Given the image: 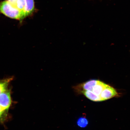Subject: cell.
I'll return each mask as SVG.
<instances>
[{"instance_id":"6da1fadb","label":"cell","mask_w":130,"mask_h":130,"mask_svg":"<svg viewBox=\"0 0 130 130\" xmlns=\"http://www.w3.org/2000/svg\"><path fill=\"white\" fill-rule=\"evenodd\" d=\"M0 12L11 19L20 21L25 18L23 12L14 7L7 1L0 3Z\"/></svg>"},{"instance_id":"7a4b0ae2","label":"cell","mask_w":130,"mask_h":130,"mask_svg":"<svg viewBox=\"0 0 130 130\" xmlns=\"http://www.w3.org/2000/svg\"><path fill=\"white\" fill-rule=\"evenodd\" d=\"M98 80L91 79L75 86L74 89L78 93H82L84 91H92Z\"/></svg>"},{"instance_id":"3957f363","label":"cell","mask_w":130,"mask_h":130,"mask_svg":"<svg viewBox=\"0 0 130 130\" xmlns=\"http://www.w3.org/2000/svg\"><path fill=\"white\" fill-rule=\"evenodd\" d=\"M11 103L12 100L9 90H8L0 94V106L3 109L7 111Z\"/></svg>"},{"instance_id":"277c9868","label":"cell","mask_w":130,"mask_h":130,"mask_svg":"<svg viewBox=\"0 0 130 130\" xmlns=\"http://www.w3.org/2000/svg\"><path fill=\"white\" fill-rule=\"evenodd\" d=\"M116 89L109 85H107L100 95L102 101H105L115 97L118 96Z\"/></svg>"},{"instance_id":"5b68a950","label":"cell","mask_w":130,"mask_h":130,"mask_svg":"<svg viewBox=\"0 0 130 130\" xmlns=\"http://www.w3.org/2000/svg\"><path fill=\"white\" fill-rule=\"evenodd\" d=\"M25 2L24 12L25 17L31 15L35 10L34 0H24Z\"/></svg>"},{"instance_id":"8992f818","label":"cell","mask_w":130,"mask_h":130,"mask_svg":"<svg viewBox=\"0 0 130 130\" xmlns=\"http://www.w3.org/2000/svg\"><path fill=\"white\" fill-rule=\"evenodd\" d=\"M107 85L108 84L98 80L97 84L94 86L92 91L96 95L100 96L102 92Z\"/></svg>"},{"instance_id":"52a82bcc","label":"cell","mask_w":130,"mask_h":130,"mask_svg":"<svg viewBox=\"0 0 130 130\" xmlns=\"http://www.w3.org/2000/svg\"><path fill=\"white\" fill-rule=\"evenodd\" d=\"M81 93L84 94L87 98L92 101L96 102L102 101L100 96L96 95L92 91H83Z\"/></svg>"},{"instance_id":"ba28073f","label":"cell","mask_w":130,"mask_h":130,"mask_svg":"<svg viewBox=\"0 0 130 130\" xmlns=\"http://www.w3.org/2000/svg\"><path fill=\"white\" fill-rule=\"evenodd\" d=\"M13 79L11 77L0 80V94L8 90V85Z\"/></svg>"},{"instance_id":"9c48e42d","label":"cell","mask_w":130,"mask_h":130,"mask_svg":"<svg viewBox=\"0 0 130 130\" xmlns=\"http://www.w3.org/2000/svg\"><path fill=\"white\" fill-rule=\"evenodd\" d=\"M89 122L87 118L82 117L78 120L77 122V125L81 128H85L88 125Z\"/></svg>"},{"instance_id":"30bf717a","label":"cell","mask_w":130,"mask_h":130,"mask_svg":"<svg viewBox=\"0 0 130 130\" xmlns=\"http://www.w3.org/2000/svg\"><path fill=\"white\" fill-rule=\"evenodd\" d=\"M25 5L24 0H17L16 4V8L21 12H23L24 14V10Z\"/></svg>"},{"instance_id":"8fae6325","label":"cell","mask_w":130,"mask_h":130,"mask_svg":"<svg viewBox=\"0 0 130 130\" xmlns=\"http://www.w3.org/2000/svg\"><path fill=\"white\" fill-rule=\"evenodd\" d=\"M6 110H4L0 106V121L3 122L4 121L6 116Z\"/></svg>"},{"instance_id":"7c38bea8","label":"cell","mask_w":130,"mask_h":130,"mask_svg":"<svg viewBox=\"0 0 130 130\" xmlns=\"http://www.w3.org/2000/svg\"><path fill=\"white\" fill-rule=\"evenodd\" d=\"M7 1L9 2L14 7L16 8V4L17 0H7Z\"/></svg>"}]
</instances>
